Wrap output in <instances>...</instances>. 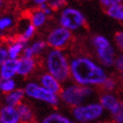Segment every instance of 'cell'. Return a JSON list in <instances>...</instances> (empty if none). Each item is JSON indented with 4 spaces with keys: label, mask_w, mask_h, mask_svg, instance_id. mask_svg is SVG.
Wrapping results in <instances>:
<instances>
[{
    "label": "cell",
    "mask_w": 123,
    "mask_h": 123,
    "mask_svg": "<svg viewBox=\"0 0 123 123\" xmlns=\"http://www.w3.org/2000/svg\"><path fill=\"white\" fill-rule=\"evenodd\" d=\"M107 76L105 68L88 55L79 54L70 59V78L78 85L100 87Z\"/></svg>",
    "instance_id": "6da1fadb"
},
{
    "label": "cell",
    "mask_w": 123,
    "mask_h": 123,
    "mask_svg": "<svg viewBox=\"0 0 123 123\" xmlns=\"http://www.w3.org/2000/svg\"><path fill=\"white\" fill-rule=\"evenodd\" d=\"M44 66L47 73L55 77L60 83L70 78V59L63 50H49L44 57Z\"/></svg>",
    "instance_id": "7a4b0ae2"
},
{
    "label": "cell",
    "mask_w": 123,
    "mask_h": 123,
    "mask_svg": "<svg viewBox=\"0 0 123 123\" xmlns=\"http://www.w3.org/2000/svg\"><path fill=\"white\" fill-rule=\"evenodd\" d=\"M93 94V87L71 83L62 87L59 93V99L63 103H65L67 106L74 108L85 103L86 99L91 97Z\"/></svg>",
    "instance_id": "3957f363"
},
{
    "label": "cell",
    "mask_w": 123,
    "mask_h": 123,
    "mask_svg": "<svg viewBox=\"0 0 123 123\" xmlns=\"http://www.w3.org/2000/svg\"><path fill=\"white\" fill-rule=\"evenodd\" d=\"M92 48L95 52L97 61L104 68L113 67L114 61L116 58L115 47L110 40L103 35L96 34L90 40Z\"/></svg>",
    "instance_id": "277c9868"
},
{
    "label": "cell",
    "mask_w": 123,
    "mask_h": 123,
    "mask_svg": "<svg viewBox=\"0 0 123 123\" xmlns=\"http://www.w3.org/2000/svg\"><path fill=\"white\" fill-rule=\"evenodd\" d=\"M58 22L61 27H64L72 33L86 26V18L82 12L75 8L66 6L60 11Z\"/></svg>",
    "instance_id": "5b68a950"
},
{
    "label": "cell",
    "mask_w": 123,
    "mask_h": 123,
    "mask_svg": "<svg viewBox=\"0 0 123 123\" xmlns=\"http://www.w3.org/2000/svg\"><path fill=\"white\" fill-rule=\"evenodd\" d=\"M104 109L99 102H88L72 108L73 120L77 123H91L102 117Z\"/></svg>",
    "instance_id": "8992f818"
},
{
    "label": "cell",
    "mask_w": 123,
    "mask_h": 123,
    "mask_svg": "<svg viewBox=\"0 0 123 123\" xmlns=\"http://www.w3.org/2000/svg\"><path fill=\"white\" fill-rule=\"evenodd\" d=\"M24 92L27 97L52 106H56L60 100L59 95L52 93L36 82H28L24 87Z\"/></svg>",
    "instance_id": "52a82bcc"
},
{
    "label": "cell",
    "mask_w": 123,
    "mask_h": 123,
    "mask_svg": "<svg viewBox=\"0 0 123 123\" xmlns=\"http://www.w3.org/2000/svg\"><path fill=\"white\" fill-rule=\"evenodd\" d=\"M73 39V33L64 27L57 26L52 28L46 36L47 46L51 49H59L62 50L68 46Z\"/></svg>",
    "instance_id": "ba28073f"
},
{
    "label": "cell",
    "mask_w": 123,
    "mask_h": 123,
    "mask_svg": "<svg viewBox=\"0 0 123 123\" xmlns=\"http://www.w3.org/2000/svg\"><path fill=\"white\" fill-rule=\"evenodd\" d=\"M121 100L112 92H103L99 97V103L104 109V111H108L113 115L118 110Z\"/></svg>",
    "instance_id": "9c48e42d"
},
{
    "label": "cell",
    "mask_w": 123,
    "mask_h": 123,
    "mask_svg": "<svg viewBox=\"0 0 123 123\" xmlns=\"http://www.w3.org/2000/svg\"><path fill=\"white\" fill-rule=\"evenodd\" d=\"M36 66H37V62L35 58L20 57L17 60V75L26 77L35 70Z\"/></svg>",
    "instance_id": "30bf717a"
},
{
    "label": "cell",
    "mask_w": 123,
    "mask_h": 123,
    "mask_svg": "<svg viewBox=\"0 0 123 123\" xmlns=\"http://www.w3.org/2000/svg\"><path fill=\"white\" fill-rule=\"evenodd\" d=\"M39 82L42 87H44L45 89L51 91L52 93H55L57 95H59L61 89H62V83H60L56 78L47 72L43 73L40 76Z\"/></svg>",
    "instance_id": "8fae6325"
},
{
    "label": "cell",
    "mask_w": 123,
    "mask_h": 123,
    "mask_svg": "<svg viewBox=\"0 0 123 123\" xmlns=\"http://www.w3.org/2000/svg\"><path fill=\"white\" fill-rule=\"evenodd\" d=\"M0 123H21L17 108L3 105L0 108Z\"/></svg>",
    "instance_id": "7c38bea8"
},
{
    "label": "cell",
    "mask_w": 123,
    "mask_h": 123,
    "mask_svg": "<svg viewBox=\"0 0 123 123\" xmlns=\"http://www.w3.org/2000/svg\"><path fill=\"white\" fill-rule=\"evenodd\" d=\"M17 60L9 58L0 66V77L3 80L13 79L17 74Z\"/></svg>",
    "instance_id": "4fadbf2b"
},
{
    "label": "cell",
    "mask_w": 123,
    "mask_h": 123,
    "mask_svg": "<svg viewBox=\"0 0 123 123\" xmlns=\"http://www.w3.org/2000/svg\"><path fill=\"white\" fill-rule=\"evenodd\" d=\"M27 46V43L22 42L18 39H14L10 42V44L7 45V51H8V56L10 59H19L22 55V52L24 48Z\"/></svg>",
    "instance_id": "5bb4252c"
},
{
    "label": "cell",
    "mask_w": 123,
    "mask_h": 123,
    "mask_svg": "<svg viewBox=\"0 0 123 123\" xmlns=\"http://www.w3.org/2000/svg\"><path fill=\"white\" fill-rule=\"evenodd\" d=\"M24 96H25L24 89H15L12 92H10V93L5 94V97H4L5 105L17 107L19 104L22 103Z\"/></svg>",
    "instance_id": "9a60e30c"
},
{
    "label": "cell",
    "mask_w": 123,
    "mask_h": 123,
    "mask_svg": "<svg viewBox=\"0 0 123 123\" xmlns=\"http://www.w3.org/2000/svg\"><path fill=\"white\" fill-rule=\"evenodd\" d=\"M16 108H17L18 114H19L21 123H35L34 122L35 120L34 112L28 104L22 102Z\"/></svg>",
    "instance_id": "2e32d148"
},
{
    "label": "cell",
    "mask_w": 123,
    "mask_h": 123,
    "mask_svg": "<svg viewBox=\"0 0 123 123\" xmlns=\"http://www.w3.org/2000/svg\"><path fill=\"white\" fill-rule=\"evenodd\" d=\"M47 18L48 17L43 13L38 7H36L30 12L28 19H29L30 23L37 29V28H40V27H42L43 25H44V24L46 23V21H47Z\"/></svg>",
    "instance_id": "e0dca14e"
},
{
    "label": "cell",
    "mask_w": 123,
    "mask_h": 123,
    "mask_svg": "<svg viewBox=\"0 0 123 123\" xmlns=\"http://www.w3.org/2000/svg\"><path fill=\"white\" fill-rule=\"evenodd\" d=\"M41 123H77V122L59 112H52L44 116L41 120Z\"/></svg>",
    "instance_id": "ac0fdd59"
},
{
    "label": "cell",
    "mask_w": 123,
    "mask_h": 123,
    "mask_svg": "<svg viewBox=\"0 0 123 123\" xmlns=\"http://www.w3.org/2000/svg\"><path fill=\"white\" fill-rule=\"evenodd\" d=\"M35 33H36V28L32 25L31 23H30V21H28V23L26 24V26L22 29V31L16 37V39L27 43L30 39H32L34 37Z\"/></svg>",
    "instance_id": "d6986e66"
},
{
    "label": "cell",
    "mask_w": 123,
    "mask_h": 123,
    "mask_svg": "<svg viewBox=\"0 0 123 123\" xmlns=\"http://www.w3.org/2000/svg\"><path fill=\"white\" fill-rule=\"evenodd\" d=\"M105 11H106V14L110 18H112L113 20L123 23V2L112 6V7L106 9Z\"/></svg>",
    "instance_id": "ffe728a7"
},
{
    "label": "cell",
    "mask_w": 123,
    "mask_h": 123,
    "mask_svg": "<svg viewBox=\"0 0 123 123\" xmlns=\"http://www.w3.org/2000/svg\"><path fill=\"white\" fill-rule=\"evenodd\" d=\"M29 47L32 50L34 57H37V56H39L41 53H43L45 51V49L47 47V43H46L45 40L39 39V40L34 41L31 45H29Z\"/></svg>",
    "instance_id": "44dd1931"
},
{
    "label": "cell",
    "mask_w": 123,
    "mask_h": 123,
    "mask_svg": "<svg viewBox=\"0 0 123 123\" xmlns=\"http://www.w3.org/2000/svg\"><path fill=\"white\" fill-rule=\"evenodd\" d=\"M117 84H118V82L115 77L107 76L105 81L102 83L100 87L104 90V92H113L116 89V87H117Z\"/></svg>",
    "instance_id": "7402d4cb"
},
{
    "label": "cell",
    "mask_w": 123,
    "mask_h": 123,
    "mask_svg": "<svg viewBox=\"0 0 123 123\" xmlns=\"http://www.w3.org/2000/svg\"><path fill=\"white\" fill-rule=\"evenodd\" d=\"M15 89H16V82L14 79H6V80H3L1 83V87H0V91L4 94H8Z\"/></svg>",
    "instance_id": "603a6c76"
},
{
    "label": "cell",
    "mask_w": 123,
    "mask_h": 123,
    "mask_svg": "<svg viewBox=\"0 0 123 123\" xmlns=\"http://www.w3.org/2000/svg\"><path fill=\"white\" fill-rule=\"evenodd\" d=\"M13 26V18L10 16H0V32L7 31Z\"/></svg>",
    "instance_id": "cb8c5ba5"
},
{
    "label": "cell",
    "mask_w": 123,
    "mask_h": 123,
    "mask_svg": "<svg viewBox=\"0 0 123 123\" xmlns=\"http://www.w3.org/2000/svg\"><path fill=\"white\" fill-rule=\"evenodd\" d=\"M114 45L117 49H119L120 52H123V29L118 30L114 34Z\"/></svg>",
    "instance_id": "d4e9b609"
},
{
    "label": "cell",
    "mask_w": 123,
    "mask_h": 123,
    "mask_svg": "<svg viewBox=\"0 0 123 123\" xmlns=\"http://www.w3.org/2000/svg\"><path fill=\"white\" fill-rule=\"evenodd\" d=\"M49 6L51 7L53 11H57V10H62L64 7H66V0H53V1L48 3Z\"/></svg>",
    "instance_id": "484cf974"
},
{
    "label": "cell",
    "mask_w": 123,
    "mask_h": 123,
    "mask_svg": "<svg viewBox=\"0 0 123 123\" xmlns=\"http://www.w3.org/2000/svg\"><path fill=\"white\" fill-rule=\"evenodd\" d=\"M114 123H123V100H121L118 110L112 115Z\"/></svg>",
    "instance_id": "4316f807"
},
{
    "label": "cell",
    "mask_w": 123,
    "mask_h": 123,
    "mask_svg": "<svg viewBox=\"0 0 123 123\" xmlns=\"http://www.w3.org/2000/svg\"><path fill=\"white\" fill-rule=\"evenodd\" d=\"M113 67L119 72L123 71V52H120L119 54L116 55Z\"/></svg>",
    "instance_id": "83f0119b"
},
{
    "label": "cell",
    "mask_w": 123,
    "mask_h": 123,
    "mask_svg": "<svg viewBox=\"0 0 123 123\" xmlns=\"http://www.w3.org/2000/svg\"><path fill=\"white\" fill-rule=\"evenodd\" d=\"M100 5L104 9H108L110 7H112L114 5H117L119 3H122V0H99Z\"/></svg>",
    "instance_id": "f1b7e54d"
},
{
    "label": "cell",
    "mask_w": 123,
    "mask_h": 123,
    "mask_svg": "<svg viewBox=\"0 0 123 123\" xmlns=\"http://www.w3.org/2000/svg\"><path fill=\"white\" fill-rule=\"evenodd\" d=\"M7 59H9L7 46H5L4 44H0V66H1Z\"/></svg>",
    "instance_id": "f546056e"
},
{
    "label": "cell",
    "mask_w": 123,
    "mask_h": 123,
    "mask_svg": "<svg viewBox=\"0 0 123 123\" xmlns=\"http://www.w3.org/2000/svg\"><path fill=\"white\" fill-rule=\"evenodd\" d=\"M38 8L44 13L47 17H49V16H51L52 14H53V10L51 9V7L49 6V4L48 3H45V4H42V5H40V6H38Z\"/></svg>",
    "instance_id": "4dcf8cb0"
},
{
    "label": "cell",
    "mask_w": 123,
    "mask_h": 123,
    "mask_svg": "<svg viewBox=\"0 0 123 123\" xmlns=\"http://www.w3.org/2000/svg\"><path fill=\"white\" fill-rule=\"evenodd\" d=\"M32 3L36 6V7H38V6L42 5V4H45V3H48V0H31Z\"/></svg>",
    "instance_id": "1f68e13d"
},
{
    "label": "cell",
    "mask_w": 123,
    "mask_h": 123,
    "mask_svg": "<svg viewBox=\"0 0 123 123\" xmlns=\"http://www.w3.org/2000/svg\"><path fill=\"white\" fill-rule=\"evenodd\" d=\"M5 3H6V0H0V11L4 8Z\"/></svg>",
    "instance_id": "d6a6232c"
},
{
    "label": "cell",
    "mask_w": 123,
    "mask_h": 123,
    "mask_svg": "<svg viewBox=\"0 0 123 123\" xmlns=\"http://www.w3.org/2000/svg\"><path fill=\"white\" fill-rule=\"evenodd\" d=\"M119 81H120L122 87H123V71L119 72Z\"/></svg>",
    "instance_id": "836d02e7"
},
{
    "label": "cell",
    "mask_w": 123,
    "mask_h": 123,
    "mask_svg": "<svg viewBox=\"0 0 123 123\" xmlns=\"http://www.w3.org/2000/svg\"><path fill=\"white\" fill-rule=\"evenodd\" d=\"M94 123H105V122H103V121H99V120H98V121H95Z\"/></svg>",
    "instance_id": "e575fe53"
},
{
    "label": "cell",
    "mask_w": 123,
    "mask_h": 123,
    "mask_svg": "<svg viewBox=\"0 0 123 123\" xmlns=\"http://www.w3.org/2000/svg\"><path fill=\"white\" fill-rule=\"evenodd\" d=\"M2 81H3V79L0 77V87H1V83H2Z\"/></svg>",
    "instance_id": "d590c367"
},
{
    "label": "cell",
    "mask_w": 123,
    "mask_h": 123,
    "mask_svg": "<svg viewBox=\"0 0 123 123\" xmlns=\"http://www.w3.org/2000/svg\"><path fill=\"white\" fill-rule=\"evenodd\" d=\"M51 1H53V0H48V3H49V2H51Z\"/></svg>",
    "instance_id": "8d00e7d4"
},
{
    "label": "cell",
    "mask_w": 123,
    "mask_h": 123,
    "mask_svg": "<svg viewBox=\"0 0 123 123\" xmlns=\"http://www.w3.org/2000/svg\"><path fill=\"white\" fill-rule=\"evenodd\" d=\"M111 123H114V122H111Z\"/></svg>",
    "instance_id": "74e56055"
},
{
    "label": "cell",
    "mask_w": 123,
    "mask_h": 123,
    "mask_svg": "<svg viewBox=\"0 0 123 123\" xmlns=\"http://www.w3.org/2000/svg\"><path fill=\"white\" fill-rule=\"evenodd\" d=\"M122 2H123V0H122Z\"/></svg>",
    "instance_id": "f35d334b"
}]
</instances>
